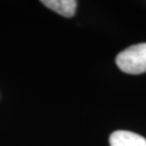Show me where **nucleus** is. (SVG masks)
Instances as JSON below:
<instances>
[{"label": "nucleus", "mask_w": 146, "mask_h": 146, "mask_svg": "<svg viewBox=\"0 0 146 146\" xmlns=\"http://www.w3.org/2000/svg\"><path fill=\"white\" fill-rule=\"evenodd\" d=\"M110 146H146V139L130 131H115L110 136Z\"/></svg>", "instance_id": "obj_2"}, {"label": "nucleus", "mask_w": 146, "mask_h": 146, "mask_svg": "<svg viewBox=\"0 0 146 146\" xmlns=\"http://www.w3.org/2000/svg\"><path fill=\"white\" fill-rule=\"evenodd\" d=\"M41 3L47 8L58 13L60 15L65 17H72L75 15L77 1L76 0H42Z\"/></svg>", "instance_id": "obj_3"}, {"label": "nucleus", "mask_w": 146, "mask_h": 146, "mask_svg": "<svg viewBox=\"0 0 146 146\" xmlns=\"http://www.w3.org/2000/svg\"><path fill=\"white\" fill-rule=\"evenodd\" d=\"M117 66L125 74L146 73V43H139L125 49L116 56Z\"/></svg>", "instance_id": "obj_1"}]
</instances>
